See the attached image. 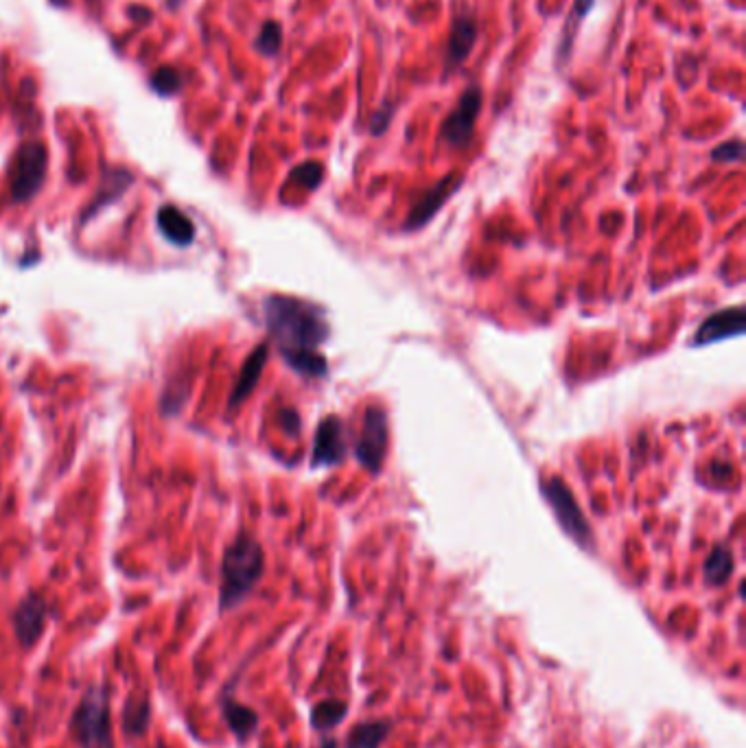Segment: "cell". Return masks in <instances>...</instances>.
Here are the masks:
<instances>
[{"mask_svg": "<svg viewBox=\"0 0 746 748\" xmlns=\"http://www.w3.org/2000/svg\"><path fill=\"white\" fill-rule=\"evenodd\" d=\"M263 315L289 368L302 377H324L326 361L318 348L331 333L326 311L294 296H267Z\"/></svg>", "mask_w": 746, "mask_h": 748, "instance_id": "obj_1", "label": "cell"}, {"mask_svg": "<svg viewBox=\"0 0 746 748\" xmlns=\"http://www.w3.org/2000/svg\"><path fill=\"white\" fill-rule=\"evenodd\" d=\"M263 571L265 554L261 543L248 532H241L237 539L226 547L224 560H221V611L235 609V606L246 600L263 578Z\"/></svg>", "mask_w": 746, "mask_h": 748, "instance_id": "obj_2", "label": "cell"}, {"mask_svg": "<svg viewBox=\"0 0 746 748\" xmlns=\"http://www.w3.org/2000/svg\"><path fill=\"white\" fill-rule=\"evenodd\" d=\"M71 733L81 748H114L106 687H90L81 698L71 720Z\"/></svg>", "mask_w": 746, "mask_h": 748, "instance_id": "obj_3", "label": "cell"}, {"mask_svg": "<svg viewBox=\"0 0 746 748\" xmlns=\"http://www.w3.org/2000/svg\"><path fill=\"white\" fill-rule=\"evenodd\" d=\"M49 169V151L40 140H29L16 154L11 167V200L31 202L42 189Z\"/></svg>", "mask_w": 746, "mask_h": 748, "instance_id": "obj_4", "label": "cell"}, {"mask_svg": "<svg viewBox=\"0 0 746 748\" xmlns=\"http://www.w3.org/2000/svg\"><path fill=\"white\" fill-rule=\"evenodd\" d=\"M541 488H543V497H545L547 504L552 506V510L556 514V521L561 523V528L580 547L587 549L593 541L591 525L585 519V514H582L578 501H576L574 493L569 490V486L563 482L561 477H550V479H545Z\"/></svg>", "mask_w": 746, "mask_h": 748, "instance_id": "obj_5", "label": "cell"}, {"mask_svg": "<svg viewBox=\"0 0 746 748\" xmlns=\"http://www.w3.org/2000/svg\"><path fill=\"white\" fill-rule=\"evenodd\" d=\"M388 451V414L383 407H368L355 444V458L368 473H379Z\"/></svg>", "mask_w": 746, "mask_h": 748, "instance_id": "obj_6", "label": "cell"}, {"mask_svg": "<svg viewBox=\"0 0 746 748\" xmlns=\"http://www.w3.org/2000/svg\"><path fill=\"white\" fill-rule=\"evenodd\" d=\"M482 112V90L477 86L466 88L458 101L453 112L442 123V140L449 147H464L469 145V140L475 130V121Z\"/></svg>", "mask_w": 746, "mask_h": 748, "instance_id": "obj_7", "label": "cell"}, {"mask_svg": "<svg viewBox=\"0 0 746 748\" xmlns=\"http://www.w3.org/2000/svg\"><path fill=\"white\" fill-rule=\"evenodd\" d=\"M346 455V429L340 416H326L318 425L316 440H313L311 462L313 466H335Z\"/></svg>", "mask_w": 746, "mask_h": 748, "instance_id": "obj_8", "label": "cell"}, {"mask_svg": "<svg viewBox=\"0 0 746 748\" xmlns=\"http://www.w3.org/2000/svg\"><path fill=\"white\" fill-rule=\"evenodd\" d=\"M460 186H462V175L460 173H451V175H447V178H442L436 186H431V189L421 197V200L414 204L410 217H407L405 228L407 230L423 228L427 221L434 217L442 206H445L449 197L460 189Z\"/></svg>", "mask_w": 746, "mask_h": 748, "instance_id": "obj_9", "label": "cell"}, {"mask_svg": "<svg viewBox=\"0 0 746 748\" xmlns=\"http://www.w3.org/2000/svg\"><path fill=\"white\" fill-rule=\"evenodd\" d=\"M744 307H733V309H722L701 324L698 329L694 344L696 346H705V344H714L720 340H729V337H740L744 333Z\"/></svg>", "mask_w": 746, "mask_h": 748, "instance_id": "obj_10", "label": "cell"}, {"mask_svg": "<svg viewBox=\"0 0 746 748\" xmlns=\"http://www.w3.org/2000/svg\"><path fill=\"white\" fill-rule=\"evenodd\" d=\"M46 626V602L40 595H27L25 600L18 604L14 613V628L20 646L31 648L36 641L42 637Z\"/></svg>", "mask_w": 746, "mask_h": 748, "instance_id": "obj_11", "label": "cell"}, {"mask_svg": "<svg viewBox=\"0 0 746 748\" xmlns=\"http://www.w3.org/2000/svg\"><path fill=\"white\" fill-rule=\"evenodd\" d=\"M477 33H480V27H477V20L473 16H460L453 20L445 49L447 73L449 70L453 73V70H458L466 62V57L471 55L477 42Z\"/></svg>", "mask_w": 746, "mask_h": 748, "instance_id": "obj_12", "label": "cell"}, {"mask_svg": "<svg viewBox=\"0 0 746 748\" xmlns=\"http://www.w3.org/2000/svg\"><path fill=\"white\" fill-rule=\"evenodd\" d=\"M267 353H270V346L261 344V346H256L250 353V357L246 359V364H243V368L239 372L235 390H232V394H230V401H228L230 409H237L256 388V383H259V379H261V372L267 364Z\"/></svg>", "mask_w": 746, "mask_h": 748, "instance_id": "obj_13", "label": "cell"}, {"mask_svg": "<svg viewBox=\"0 0 746 748\" xmlns=\"http://www.w3.org/2000/svg\"><path fill=\"white\" fill-rule=\"evenodd\" d=\"M158 228L169 243L178 245V248H189V245L195 241V226L193 221L186 217L180 208L176 206H162L158 210Z\"/></svg>", "mask_w": 746, "mask_h": 748, "instance_id": "obj_14", "label": "cell"}, {"mask_svg": "<svg viewBox=\"0 0 746 748\" xmlns=\"http://www.w3.org/2000/svg\"><path fill=\"white\" fill-rule=\"evenodd\" d=\"M593 5H596V0H574V9L569 11L565 29H563V38H561V44H558V66L567 64V60L571 57V49H574L578 29L582 25V20L589 16Z\"/></svg>", "mask_w": 746, "mask_h": 748, "instance_id": "obj_15", "label": "cell"}, {"mask_svg": "<svg viewBox=\"0 0 746 748\" xmlns=\"http://www.w3.org/2000/svg\"><path fill=\"white\" fill-rule=\"evenodd\" d=\"M224 720L239 740H248L256 731V727H259V716H256V711L241 703H235L232 698L224 700Z\"/></svg>", "mask_w": 746, "mask_h": 748, "instance_id": "obj_16", "label": "cell"}, {"mask_svg": "<svg viewBox=\"0 0 746 748\" xmlns=\"http://www.w3.org/2000/svg\"><path fill=\"white\" fill-rule=\"evenodd\" d=\"M392 729V722L388 720H370L361 722L353 727L351 735L346 740V748H379L386 742L388 733Z\"/></svg>", "mask_w": 746, "mask_h": 748, "instance_id": "obj_17", "label": "cell"}, {"mask_svg": "<svg viewBox=\"0 0 746 748\" xmlns=\"http://www.w3.org/2000/svg\"><path fill=\"white\" fill-rule=\"evenodd\" d=\"M705 582L711 587H722L733 574V554L727 545H716L705 560Z\"/></svg>", "mask_w": 746, "mask_h": 748, "instance_id": "obj_18", "label": "cell"}, {"mask_svg": "<svg viewBox=\"0 0 746 748\" xmlns=\"http://www.w3.org/2000/svg\"><path fill=\"white\" fill-rule=\"evenodd\" d=\"M149 718H151V709H149L147 696H132L130 700H127V705L123 709V727L127 733L132 735V738L145 735L149 727Z\"/></svg>", "mask_w": 746, "mask_h": 748, "instance_id": "obj_19", "label": "cell"}, {"mask_svg": "<svg viewBox=\"0 0 746 748\" xmlns=\"http://www.w3.org/2000/svg\"><path fill=\"white\" fill-rule=\"evenodd\" d=\"M346 709H348L346 703H342V700H337V698L322 700V703L313 707L311 711V724L318 731H331L344 720Z\"/></svg>", "mask_w": 746, "mask_h": 748, "instance_id": "obj_20", "label": "cell"}, {"mask_svg": "<svg viewBox=\"0 0 746 748\" xmlns=\"http://www.w3.org/2000/svg\"><path fill=\"white\" fill-rule=\"evenodd\" d=\"M130 182H132V175H130V173H127V171H110L108 180H106V182H103V186H101V193L97 195L95 204H92V206L88 208L86 217H88V215H95V213H97V210H99L101 206H106V204L114 202V200H116V197H119V195H121V193H123V191L127 189V186H130Z\"/></svg>", "mask_w": 746, "mask_h": 748, "instance_id": "obj_21", "label": "cell"}, {"mask_svg": "<svg viewBox=\"0 0 746 748\" xmlns=\"http://www.w3.org/2000/svg\"><path fill=\"white\" fill-rule=\"evenodd\" d=\"M149 86L160 97L178 95V92L182 90V75H180V70L171 68V66L156 68V73L149 77Z\"/></svg>", "mask_w": 746, "mask_h": 748, "instance_id": "obj_22", "label": "cell"}, {"mask_svg": "<svg viewBox=\"0 0 746 748\" xmlns=\"http://www.w3.org/2000/svg\"><path fill=\"white\" fill-rule=\"evenodd\" d=\"M281 46H283V27L278 25L276 20H267L259 31V38H256L254 42V49L267 57H272L281 51Z\"/></svg>", "mask_w": 746, "mask_h": 748, "instance_id": "obj_23", "label": "cell"}, {"mask_svg": "<svg viewBox=\"0 0 746 748\" xmlns=\"http://www.w3.org/2000/svg\"><path fill=\"white\" fill-rule=\"evenodd\" d=\"M289 178L305 186V189L313 191V189H318V186H320V182L324 178V171H322V167L318 165V162H305V165H300V167H296L294 171H291Z\"/></svg>", "mask_w": 746, "mask_h": 748, "instance_id": "obj_24", "label": "cell"}, {"mask_svg": "<svg viewBox=\"0 0 746 748\" xmlns=\"http://www.w3.org/2000/svg\"><path fill=\"white\" fill-rule=\"evenodd\" d=\"M744 158V143L742 140H729V143H722L711 151V160L716 162H740Z\"/></svg>", "mask_w": 746, "mask_h": 748, "instance_id": "obj_25", "label": "cell"}, {"mask_svg": "<svg viewBox=\"0 0 746 748\" xmlns=\"http://www.w3.org/2000/svg\"><path fill=\"white\" fill-rule=\"evenodd\" d=\"M392 114H394V105H386L381 112H377L375 116H372V123H370V132L372 134H383L388 130V125L392 121Z\"/></svg>", "mask_w": 746, "mask_h": 748, "instance_id": "obj_26", "label": "cell"}, {"mask_svg": "<svg viewBox=\"0 0 746 748\" xmlns=\"http://www.w3.org/2000/svg\"><path fill=\"white\" fill-rule=\"evenodd\" d=\"M281 418H283V427L287 431H294V436H296L298 431H300V418H298V414L294 412V409H283Z\"/></svg>", "mask_w": 746, "mask_h": 748, "instance_id": "obj_27", "label": "cell"}, {"mask_svg": "<svg viewBox=\"0 0 746 748\" xmlns=\"http://www.w3.org/2000/svg\"><path fill=\"white\" fill-rule=\"evenodd\" d=\"M318 748H337V742L329 738V740H324V742H322V744H320Z\"/></svg>", "mask_w": 746, "mask_h": 748, "instance_id": "obj_28", "label": "cell"}, {"mask_svg": "<svg viewBox=\"0 0 746 748\" xmlns=\"http://www.w3.org/2000/svg\"><path fill=\"white\" fill-rule=\"evenodd\" d=\"M51 3L57 5V7H66L68 3H71V0H51Z\"/></svg>", "mask_w": 746, "mask_h": 748, "instance_id": "obj_29", "label": "cell"}]
</instances>
